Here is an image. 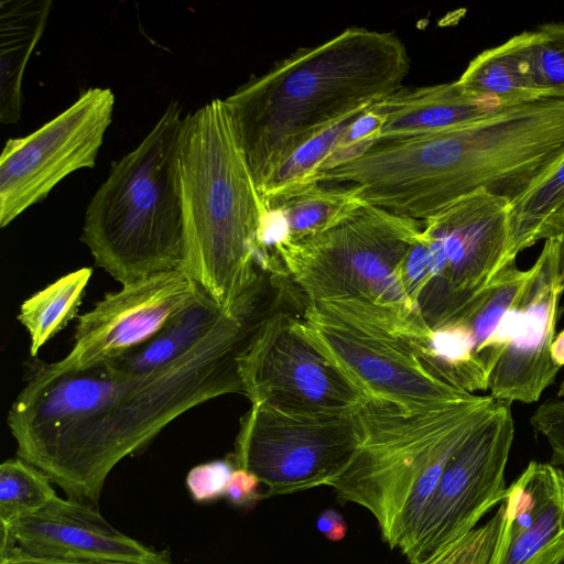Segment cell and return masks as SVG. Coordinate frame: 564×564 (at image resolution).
<instances>
[{
    "label": "cell",
    "instance_id": "cell-1",
    "mask_svg": "<svg viewBox=\"0 0 564 564\" xmlns=\"http://www.w3.org/2000/svg\"><path fill=\"white\" fill-rule=\"evenodd\" d=\"M260 316L259 305H237L189 352L147 373L107 365L51 373L40 365L8 414L18 457L67 498L97 507L119 462L188 410L242 393L238 357Z\"/></svg>",
    "mask_w": 564,
    "mask_h": 564
},
{
    "label": "cell",
    "instance_id": "cell-2",
    "mask_svg": "<svg viewBox=\"0 0 564 564\" xmlns=\"http://www.w3.org/2000/svg\"><path fill=\"white\" fill-rule=\"evenodd\" d=\"M409 70L397 35L351 26L296 50L225 98L258 191L314 135L399 90Z\"/></svg>",
    "mask_w": 564,
    "mask_h": 564
},
{
    "label": "cell",
    "instance_id": "cell-3",
    "mask_svg": "<svg viewBox=\"0 0 564 564\" xmlns=\"http://www.w3.org/2000/svg\"><path fill=\"white\" fill-rule=\"evenodd\" d=\"M181 189V270L224 312L262 295L259 234L268 208L224 99L187 115Z\"/></svg>",
    "mask_w": 564,
    "mask_h": 564
},
{
    "label": "cell",
    "instance_id": "cell-4",
    "mask_svg": "<svg viewBox=\"0 0 564 564\" xmlns=\"http://www.w3.org/2000/svg\"><path fill=\"white\" fill-rule=\"evenodd\" d=\"M498 403L477 393L424 406L365 398L354 410L361 443L329 487L367 509L383 541L403 552L449 457Z\"/></svg>",
    "mask_w": 564,
    "mask_h": 564
},
{
    "label": "cell",
    "instance_id": "cell-5",
    "mask_svg": "<svg viewBox=\"0 0 564 564\" xmlns=\"http://www.w3.org/2000/svg\"><path fill=\"white\" fill-rule=\"evenodd\" d=\"M181 115L171 102L141 143L112 164L87 206L80 239L96 265L121 285L181 269L187 121Z\"/></svg>",
    "mask_w": 564,
    "mask_h": 564
},
{
    "label": "cell",
    "instance_id": "cell-6",
    "mask_svg": "<svg viewBox=\"0 0 564 564\" xmlns=\"http://www.w3.org/2000/svg\"><path fill=\"white\" fill-rule=\"evenodd\" d=\"M421 231L422 221L365 204L325 231L288 239L275 254L307 302L421 315L401 281L402 262Z\"/></svg>",
    "mask_w": 564,
    "mask_h": 564
},
{
    "label": "cell",
    "instance_id": "cell-7",
    "mask_svg": "<svg viewBox=\"0 0 564 564\" xmlns=\"http://www.w3.org/2000/svg\"><path fill=\"white\" fill-rule=\"evenodd\" d=\"M354 410L301 414L251 404L241 419L231 460L258 477L264 486L262 499L329 486L361 443Z\"/></svg>",
    "mask_w": 564,
    "mask_h": 564
},
{
    "label": "cell",
    "instance_id": "cell-8",
    "mask_svg": "<svg viewBox=\"0 0 564 564\" xmlns=\"http://www.w3.org/2000/svg\"><path fill=\"white\" fill-rule=\"evenodd\" d=\"M238 372L251 404L301 414L352 411L366 398L304 334L300 318L263 313L238 357Z\"/></svg>",
    "mask_w": 564,
    "mask_h": 564
},
{
    "label": "cell",
    "instance_id": "cell-9",
    "mask_svg": "<svg viewBox=\"0 0 564 564\" xmlns=\"http://www.w3.org/2000/svg\"><path fill=\"white\" fill-rule=\"evenodd\" d=\"M514 437L511 403L499 401L449 457L408 547L416 564L475 529L506 494V467Z\"/></svg>",
    "mask_w": 564,
    "mask_h": 564
},
{
    "label": "cell",
    "instance_id": "cell-10",
    "mask_svg": "<svg viewBox=\"0 0 564 564\" xmlns=\"http://www.w3.org/2000/svg\"><path fill=\"white\" fill-rule=\"evenodd\" d=\"M113 108L111 89L93 87L37 130L6 142L0 156L2 228L70 173L95 166Z\"/></svg>",
    "mask_w": 564,
    "mask_h": 564
},
{
    "label": "cell",
    "instance_id": "cell-11",
    "mask_svg": "<svg viewBox=\"0 0 564 564\" xmlns=\"http://www.w3.org/2000/svg\"><path fill=\"white\" fill-rule=\"evenodd\" d=\"M510 206L505 197L478 191L422 221L423 238L446 265L442 286L423 312L430 327L457 317L498 274L516 265Z\"/></svg>",
    "mask_w": 564,
    "mask_h": 564
},
{
    "label": "cell",
    "instance_id": "cell-12",
    "mask_svg": "<svg viewBox=\"0 0 564 564\" xmlns=\"http://www.w3.org/2000/svg\"><path fill=\"white\" fill-rule=\"evenodd\" d=\"M300 325L365 394L405 406H424L459 399L464 391L431 375L414 346L333 314L306 302Z\"/></svg>",
    "mask_w": 564,
    "mask_h": 564
},
{
    "label": "cell",
    "instance_id": "cell-13",
    "mask_svg": "<svg viewBox=\"0 0 564 564\" xmlns=\"http://www.w3.org/2000/svg\"><path fill=\"white\" fill-rule=\"evenodd\" d=\"M203 292L181 269L122 285L78 316L73 347L63 359L41 366L65 373L107 365L148 341Z\"/></svg>",
    "mask_w": 564,
    "mask_h": 564
},
{
    "label": "cell",
    "instance_id": "cell-14",
    "mask_svg": "<svg viewBox=\"0 0 564 564\" xmlns=\"http://www.w3.org/2000/svg\"><path fill=\"white\" fill-rule=\"evenodd\" d=\"M511 341L490 375V395L508 403L536 402L560 371L552 354L564 294V236L544 241Z\"/></svg>",
    "mask_w": 564,
    "mask_h": 564
},
{
    "label": "cell",
    "instance_id": "cell-15",
    "mask_svg": "<svg viewBox=\"0 0 564 564\" xmlns=\"http://www.w3.org/2000/svg\"><path fill=\"white\" fill-rule=\"evenodd\" d=\"M1 527L0 556L13 549L36 558L116 564H173L164 551L115 529L96 506L55 496L40 510Z\"/></svg>",
    "mask_w": 564,
    "mask_h": 564
},
{
    "label": "cell",
    "instance_id": "cell-16",
    "mask_svg": "<svg viewBox=\"0 0 564 564\" xmlns=\"http://www.w3.org/2000/svg\"><path fill=\"white\" fill-rule=\"evenodd\" d=\"M487 564H564V468L532 460L507 487Z\"/></svg>",
    "mask_w": 564,
    "mask_h": 564
},
{
    "label": "cell",
    "instance_id": "cell-17",
    "mask_svg": "<svg viewBox=\"0 0 564 564\" xmlns=\"http://www.w3.org/2000/svg\"><path fill=\"white\" fill-rule=\"evenodd\" d=\"M384 117L379 141H394L455 129L506 108L498 99L468 91L457 82L400 88L377 104Z\"/></svg>",
    "mask_w": 564,
    "mask_h": 564
},
{
    "label": "cell",
    "instance_id": "cell-18",
    "mask_svg": "<svg viewBox=\"0 0 564 564\" xmlns=\"http://www.w3.org/2000/svg\"><path fill=\"white\" fill-rule=\"evenodd\" d=\"M534 30L513 35L474 57L456 80L464 89L494 97L506 107L543 98L534 68Z\"/></svg>",
    "mask_w": 564,
    "mask_h": 564
},
{
    "label": "cell",
    "instance_id": "cell-19",
    "mask_svg": "<svg viewBox=\"0 0 564 564\" xmlns=\"http://www.w3.org/2000/svg\"><path fill=\"white\" fill-rule=\"evenodd\" d=\"M51 0H3L0 3V121H20L22 82L28 61L51 13Z\"/></svg>",
    "mask_w": 564,
    "mask_h": 564
},
{
    "label": "cell",
    "instance_id": "cell-20",
    "mask_svg": "<svg viewBox=\"0 0 564 564\" xmlns=\"http://www.w3.org/2000/svg\"><path fill=\"white\" fill-rule=\"evenodd\" d=\"M224 313L203 292L148 341L107 366L130 375H141L163 368L197 346L214 329Z\"/></svg>",
    "mask_w": 564,
    "mask_h": 564
},
{
    "label": "cell",
    "instance_id": "cell-21",
    "mask_svg": "<svg viewBox=\"0 0 564 564\" xmlns=\"http://www.w3.org/2000/svg\"><path fill=\"white\" fill-rule=\"evenodd\" d=\"M263 200L269 210L282 218L291 240L325 231L366 204L352 186L318 182L280 192Z\"/></svg>",
    "mask_w": 564,
    "mask_h": 564
},
{
    "label": "cell",
    "instance_id": "cell-22",
    "mask_svg": "<svg viewBox=\"0 0 564 564\" xmlns=\"http://www.w3.org/2000/svg\"><path fill=\"white\" fill-rule=\"evenodd\" d=\"M510 226L516 257L538 241L564 236V159L511 203Z\"/></svg>",
    "mask_w": 564,
    "mask_h": 564
},
{
    "label": "cell",
    "instance_id": "cell-23",
    "mask_svg": "<svg viewBox=\"0 0 564 564\" xmlns=\"http://www.w3.org/2000/svg\"><path fill=\"white\" fill-rule=\"evenodd\" d=\"M91 274L87 267L69 272L21 304L18 319L30 335L32 357L76 316Z\"/></svg>",
    "mask_w": 564,
    "mask_h": 564
},
{
    "label": "cell",
    "instance_id": "cell-24",
    "mask_svg": "<svg viewBox=\"0 0 564 564\" xmlns=\"http://www.w3.org/2000/svg\"><path fill=\"white\" fill-rule=\"evenodd\" d=\"M362 111L347 116L302 144L259 188L262 198L315 182L323 164L335 150L348 126Z\"/></svg>",
    "mask_w": 564,
    "mask_h": 564
},
{
    "label": "cell",
    "instance_id": "cell-25",
    "mask_svg": "<svg viewBox=\"0 0 564 564\" xmlns=\"http://www.w3.org/2000/svg\"><path fill=\"white\" fill-rule=\"evenodd\" d=\"M50 478L24 459L11 458L0 466V523L33 513L55 496Z\"/></svg>",
    "mask_w": 564,
    "mask_h": 564
},
{
    "label": "cell",
    "instance_id": "cell-26",
    "mask_svg": "<svg viewBox=\"0 0 564 564\" xmlns=\"http://www.w3.org/2000/svg\"><path fill=\"white\" fill-rule=\"evenodd\" d=\"M534 68L543 98L564 99V22L534 29Z\"/></svg>",
    "mask_w": 564,
    "mask_h": 564
},
{
    "label": "cell",
    "instance_id": "cell-27",
    "mask_svg": "<svg viewBox=\"0 0 564 564\" xmlns=\"http://www.w3.org/2000/svg\"><path fill=\"white\" fill-rule=\"evenodd\" d=\"M384 117L377 104L358 115L348 126L317 176L365 153L378 141Z\"/></svg>",
    "mask_w": 564,
    "mask_h": 564
},
{
    "label": "cell",
    "instance_id": "cell-28",
    "mask_svg": "<svg viewBox=\"0 0 564 564\" xmlns=\"http://www.w3.org/2000/svg\"><path fill=\"white\" fill-rule=\"evenodd\" d=\"M498 522L499 516L496 512L486 523L416 564H487L492 552Z\"/></svg>",
    "mask_w": 564,
    "mask_h": 564
},
{
    "label": "cell",
    "instance_id": "cell-29",
    "mask_svg": "<svg viewBox=\"0 0 564 564\" xmlns=\"http://www.w3.org/2000/svg\"><path fill=\"white\" fill-rule=\"evenodd\" d=\"M236 466L230 459H215L194 466L186 476V487L196 502H209L226 497Z\"/></svg>",
    "mask_w": 564,
    "mask_h": 564
},
{
    "label": "cell",
    "instance_id": "cell-30",
    "mask_svg": "<svg viewBox=\"0 0 564 564\" xmlns=\"http://www.w3.org/2000/svg\"><path fill=\"white\" fill-rule=\"evenodd\" d=\"M531 425L549 445L551 463L564 468V399L542 403L531 416Z\"/></svg>",
    "mask_w": 564,
    "mask_h": 564
},
{
    "label": "cell",
    "instance_id": "cell-31",
    "mask_svg": "<svg viewBox=\"0 0 564 564\" xmlns=\"http://www.w3.org/2000/svg\"><path fill=\"white\" fill-rule=\"evenodd\" d=\"M427 275L429 249L421 231L419 239L410 248L401 265L403 288L417 311V302L426 283Z\"/></svg>",
    "mask_w": 564,
    "mask_h": 564
},
{
    "label": "cell",
    "instance_id": "cell-32",
    "mask_svg": "<svg viewBox=\"0 0 564 564\" xmlns=\"http://www.w3.org/2000/svg\"><path fill=\"white\" fill-rule=\"evenodd\" d=\"M260 480L251 471L236 467L229 480L226 497L237 507H243L261 500Z\"/></svg>",
    "mask_w": 564,
    "mask_h": 564
},
{
    "label": "cell",
    "instance_id": "cell-33",
    "mask_svg": "<svg viewBox=\"0 0 564 564\" xmlns=\"http://www.w3.org/2000/svg\"><path fill=\"white\" fill-rule=\"evenodd\" d=\"M316 528L330 541H340L347 533V524L344 517L334 509H327L319 514Z\"/></svg>",
    "mask_w": 564,
    "mask_h": 564
},
{
    "label": "cell",
    "instance_id": "cell-34",
    "mask_svg": "<svg viewBox=\"0 0 564 564\" xmlns=\"http://www.w3.org/2000/svg\"><path fill=\"white\" fill-rule=\"evenodd\" d=\"M0 564H116V563H82V562H63L45 558H36L29 556L18 549L9 551L0 556Z\"/></svg>",
    "mask_w": 564,
    "mask_h": 564
}]
</instances>
